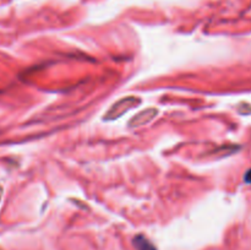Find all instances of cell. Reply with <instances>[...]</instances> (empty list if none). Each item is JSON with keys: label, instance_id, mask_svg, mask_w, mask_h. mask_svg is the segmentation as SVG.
<instances>
[{"label": "cell", "instance_id": "cell-2", "mask_svg": "<svg viewBox=\"0 0 251 250\" xmlns=\"http://www.w3.org/2000/svg\"><path fill=\"white\" fill-rule=\"evenodd\" d=\"M157 113H158V110L154 109V108H149L146 110H142L141 113H139L136 117H134L130 120L129 127H139L142 126V125H146L147 123H150L156 117Z\"/></svg>", "mask_w": 251, "mask_h": 250}, {"label": "cell", "instance_id": "cell-3", "mask_svg": "<svg viewBox=\"0 0 251 250\" xmlns=\"http://www.w3.org/2000/svg\"><path fill=\"white\" fill-rule=\"evenodd\" d=\"M134 244L136 245L137 249L139 250H156L154 249L153 245H152L151 243L146 239V238L141 237V235H140V237H137L136 239L134 240Z\"/></svg>", "mask_w": 251, "mask_h": 250}, {"label": "cell", "instance_id": "cell-1", "mask_svg": "<svg viewBox=\"0 0 251 250\" xmlns=\"http://www.w3.org/2000/svg\"><path fill=\"white\" fill-rule=\"evenodd\" d=\"M141 102L140 98L134 97V96H130V97L123 98V100H118L117 103L112 105L109 108L107 113L104 114V120H115L118 118L122 117L124 113L129 112L130 109H132L134 107H136V104Z\"/></svg>", "mask_w": 251, "mask_h": 250}, {"label": "cell", "instance_id": "cell-4", "mask_svg": "<svg viewBox=\"0 0 251 250\" xmlns=\"http://www.w3.org/2000/svg\"><path fill=\"white\" fill-rule=\"evenodd\" d=\"M245 180H247L248 183H251V171H249L247 173V176H245Z\"/></svg>", "mask_w": 251, "mask_h": 250}]
</instances>
